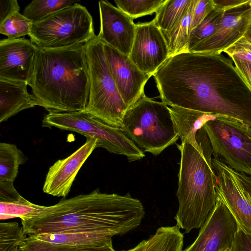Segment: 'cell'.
Here are the masks:
<instances>
[{"label": "cell", "mask_w": 251, "mask_h": 251, "mask_svg": "<svg viewBox=\"0 0 251 251\" xmlns=\"http://www.w3.org/2000/svg\"><path fill=\"white\" fill-rule=\"evenodd\" d=\"M235 71L251 92V62L229 56Z\"/></svg>", "instance_id": "33"}, {"label": "cell", "mask_w": 251, "mask_h": 251, "mask_svg": "<svg viewBox=\"0 0 251 251\" xmlns=\"http://www.w3.org/2000/svg\"><path fill=\"white\" fill-rule=\"evenodd\" d=\"M218 55L184 51L170 56L153 75L160 98L171 107L229 118L251 126V92H229L231 79L220 71Z\"/></svg>", "instance_id": "1"}, {"label": "cell", "mask_w": 251, "mask_h": 251, "mask_svg": "<svg viewBox=\"0 0 251 251\" xmlns=\"http://www.w3.org/2000/svg\"><path fill=\"white\" fill-rule=\"evenodd\" d=\"M217 7L191 31L186 51H189L199 42L213 34L220 25L227 11H230L226 4H219Z\"/></svg>", "instance_id": "25"}, {"label": "cell", "mask_w": 251, "mask_h": 251, "mask_svg": "<svg viewBox=\"0 0 251 251\" xmlns=\"http://www.w3.org/2000/svg\"><path fill=\"white\" fill-rule=\"evenodd\" d=\"M121 128L138 147L154 156L175 144L179 138L170 107L145 95L127 110Z\"/></svg>", "instance_id": "5"}, {"label": "cell", "mask_w": 251, "mask_h": 251, "mask_svg": "<svg viewBox=\"0 0 251 251\" xmlns=\"http://www.w3.org/2000/svg\"><path fill=\"white\" fill-rule=\"evenodd\" d=\"M203 127L214 158L232 170L251 176V126L238 120L216 117Z\"/></svg>", "instance_id": "9"}, {"label": "cell", "mask_w": 251, "mask_h": 251, "mask_svg": "<svg viewBox=\"0 0 251 251\" xmlns=\"http://www.w3.org/2000/svg\"><path fill=\"white\" fill-rule=\"evenodd\" d=\"M90 79L88 103L84 110L104 123L121 127L128 109L111 74L103 43L97 36L85 44Z\"/></svg>", "instance_id": "6"}, {"label": "cell", "mask_w": 251, "mask_h": 251, "mask_svg": "<svg viewBox=\"0 0 251 251\" xmlns=\"http://www.w3.org/2000/svg\"><path fill=\"white\" fill-rule=\"evenodd\" d=\"M177 225L158 228L148 239L144 251H182L183 234Z\"/></svg>", "instance_id": "22"}, {"label": "cell", "mask_w": 251, "mask_h": 251, "mask_svg": "<svg viewBox=\"0 0 251 251\" xmlns=\"http://www.w3.org/2000/svg\"><path fill=\"white\" fill-rule=\"evenodd\" d=\"M103 44L111 74L118 92L128 109L145 95V84L151 76L141 71L129 56Z\"/></svg>", "instance_id": "14"}, {"label": "cell", "mask_w": 251, "mask_h": 251, "mask_svg": "<svg viewBox=\"0 0 251 251\" xmlns=\"http://www.w3.org/2000/svg\"><path fill=\"white\" fill-rule=\"evenodd\" d=\"M145 214L143 204L127 193H90L61 199L41 212L21 219L27 236L43 233L100 232L123 235L139 226Z\"/></svg>", "instance_id": "2"}, {"label": "cell", "mask_w": 251, "mask_h": 251, "mask_svg": "<svg viewBox=\"0 0 251 251\" xmlns=\"http://www.w3.org/2000/svg\"><path fill=\"white\" fill-rule=\"evenodd\" d=\"M42 126L54 127L96 139L100 147L110 153L125 155L129 162L139 160L145 153L124 132L122 128L108 125L85 111L49 112Z\"/></svg>", "instance_id": "8"}, {"label": "cell", "mask_w": 251, "mask_h": 251, "mask_svg": "<svg viewBox=\"0 0 251 251\" xmlns=\"http://www.w3.org/2000/svg\"><path fill=\"white\" fill-rule=\"evenodd\" d=\"M99 147L96 139L87 137L85 143L72 154L56 161L47 174L43 187L44 193L65 198L80 168L95 149Z\"/></svg>", "instance_id": "16"}, {"label": "cell", "mask_w": 251, "mask_h": 251, "mask_svg": "<svg viewBox=\"0 0 251 251\" xmlns=\"http://www.w3.org/2000/svg\"><path fill=\"white\" fill-rule=\"evenodd\" d=\"M33 23L21 14L15 12L0 25V33L9 39H18L30 34Z\"/></svg>", "instance_id": "31"}, {"label": "cell", "mask_w": 251, "mask_h": 251, "mask_svg": "<svg viewBox=\"0 0 251 251\" xmlns=\"http://www.w3.org/2000/svg\"><path fill=\"white\" fill-rule=\"evenodd\" d=\"M231 251V250L230 249H226V250H223V251Z\"/></svg>", "instance_id": "41"}, {"label": "cell", "mask_w": 251, "mask_h": 251, "mask_svg": "<svg viewBox=\"0 0 251 251\" xmlns=\"http://www.w3.org/2000/svg\"><path fill=\"white\" fill-rule=\"evenodd\" d=\"M100 30L97 36L103 43L129 56L136 31L133 19L106 0L99 1Z\"/></svg>", "instance_id": "15"}, {"label": "cell", "mask_w": 251, "mask_h": 251, "mask_svg": "<svg viewBox=\"0 0 251 251\" xmlns=\"http://www.w3.org/2000/svg\"><path fill=\"white\" fill-rule=\"evenodd\" d=\"M28 84L0 79V123L22 110L37 105L33 95L27 91Z\"/></svg>", "instance_id": "18"}, {"label": "cell", "mask_w": 251, "mask_h": 251, "mask_svg": "<svg viewBox=\"0 0 251 251\" xmlns=\"http://www.w3.org/2000/svg\"><path fill=\"white\" fill-rule=\"evenodd\" d=\"M77 2L75 0H34L25 6L23 15L35 23Z\"/></svg>", "instance_id": "26"}, {"label": "cell", "mask_w": 251, "mask_h": 251, "mask_svg": "<svg viewBox=\"0 0 251 251\" xmlns=\"http://www.w3.org/2000/svg\"><path fill=\"white\" fill-rule=\"evenodd\" d=\"M96 36L92 16L78 2L33 23L29 35L33 43L46 49L85 44Z\"/></svg>", "instance_id": "7"}, {"label": "cell", "mask_w": 251, "mask_h": 251, "mask_svg": "<svg viewBox=\"0 0 251 251\" xmlns=\"http://www.w3.org/2000/svg\"><path fill=\"white\" fill-rule=\"evenodd\" d=\"M20 9L16 0H0V25L13 14L19 12Z\"/></svg>", "instance_id": "36"}, {"label": "cell", "mask_w": 251, "mask_h": 251, "mask_svg": "<svg viewBox=\"0 0 251 251\" xmlns=\"http://www.w3.org/2000/svg\"><path fill=\"white\" fill-rule=\"evenodd\" d=\"M38 46L24 38L0 41V79L28 84L33 73Z\"/></svg>", "instance_id": "13"}, {"label": "cell", "mask_w": 251, "mask_h": 251, "mask_svg": "<svg viewBox=\"0 0 251 251\" xmlns=\"http://www.w3.org/2000/svg\"><path fill=\"white\" fill-rule=\"evenodd\" d=\"M217 197L227 207L239 226L251 234V201L243 190L233 170L212 158Z\"/></svg>", "instance_id": "12"}, {"label": "cell", "mask_w": 251, "mask_h": 251, "mask_svg": "<svg viewBox=\"0 0 251 251\" xmlns=\"http://www.w3.org/2000/svg\"><path fill=\"white\" fill-rule=\"evenodd\" d=\"M44 207L29 201L21 196L11 201L0 202V219L28 217L41 212Z\"/></svg>", "instance_id": "28"}, {"label": "cell", "mask_w": 251, "mask_h": 251, "mask_svg": "<svg viewBox=\"0 0 251 251\" xmlns=\"http://www.w3.org/2000/svg\"><path fill=\"white\" fill-rule=\"evenodd\" d=\"M169 56L163 35L153 20L136 24L129 57L141 71L150 76L153 75Z\"/></svg>", "instance_id": "11"}, {"label": "cell", "mask_w": 251, "mask_h": 251, "mask_svg": "<svg viewBox=\"0 0 251 251\" xmlns=\"http://www.w3.org/2000/svg\"><path fill=\"white\" fill-rule=\"evenodd\" d=\"M21 196L14 188L13 182L0 181V202L11 201Z\"/></svg>", "instance_id": "35"}, {"label": "cell", "mask_w": 251, "mask_h": 251, "mask_svg": "<svg viewBox=\"0 0 251 251\" xmlns=\"http://www.w3.org/2000/svg\"><path fill=\"white\" fill-rule=\"evenodd\" d=\"M217 6L216 0H197L192 15L191 29L198 26Z\"/></svg>", "instance_id": "32"}, {"label": "cell", "mask_w": 251, "mask_h": 251, "mask_svg": "<svg viewBox=\"0 0 251 251\" xmlns=\"http://www.w3.org/2000/svg\"><path fill=\"white\" fill-rule=\"evenodd\" d=\"M181 153L176 197V225L189 233L201 227L217 201L212 161L187 141L177 145Z\"/></svg>", "instance_id": "4"}, {"label": "cell", "mask_w": 251, "mask_h": 251, "mask_svg": "<svg viewBox=\"0 0 251 251\" xmlns=\"http://www.w3.org/2000/svg\"><path fill=\"white\" fill-rule=\"evenodd\" d=\"M28 85L38 106L49 112L85 109L90 79L85 44L60 49L38 47Z\"/></svg>", "instance_id": "3"}, {"label": "cell", "mask_w": 251, "mask_h": 251, "mask_svg": "<svg viewBox=\"0 0 251 251\" xmlns=\"http://www.w3.org/2000/svg\"><path fill=\"white\" fill-rule=\"evenodd\" d=\"M196 1L197 0H192L185 14L170 31L162 32L169 49L170 56L186 51L192 30V15Z\"/></svg>", "instance_id": "21"}, {"label": "cell", "mask_w": 251, "mask_h": 251, "mask_svg": "<svg viewBox=\"0 0 251 251\" xmlns=\"http://www.w3.org/2000/svg\"><path fill=\"white\" fill-rule=\"evenodd\" d=\"M250 39H251V38H250Z\"/></svg>", "instance_id": "42"}, {"label": "cell", "mask_w": 251, "mask_h": 251, "mask_svg": "<svg viewBox=\"0 0 251 251\" xmlns=\"http://www.w3.org/2000/svg\"><path fill=\"white\" fill-rule=\"evenodd\" d=\"M27 158L14 144L0 143V181L14 182Z\"/></svg>", "instance_id": "23"}, {"label": "cell", "mask_w": 251, "mask_h": 251, "mask_svg": "<svg viewBox=\"0 0 251 251\" xmlns=\"http://www.w3.org/2000/svg\"><path fill=\"white\" fill-rule=\"evenodd\" d=\"M170 108L176 133L181 143L187 141L199 148L196 140L197 131L206 122L217 116L177 106Z\"/></svg>", "instance_id": "19"}, {"label": "cell", "mask_w": 251, "mask_h": 251, "mask_svg": "<svg viewBox=\"0 0 251 251\" xmlns=\"http://www.w3.org/2000/svg\"><path fill=\"white\" fill-rule=\"evenodd\" d=\"M242 36L251 39V0L248 3V11L245 19Z\"/></svg>", "instance_id": "38"}, {"label": "cell", "mask_w": 251, "mask_h": 251, "mask_svg": "<svg viewBox=\"0 0 251 251\" xmlns=\"http://www.w3.org/2000/svg\"><path fill=\"white\" fill-rule=\"evenodd\" d=\"M23 226L16 222L0 223V251L20 247L27 237Z\"/></svg>", "instance_id": "30"}, {"label": "cell", "mask_w": 251, "mask_h": 251, "mask_svg": "<svg viewBox=\"0 0 251 251\" xmlns=\"http://www.w3.org/2000/svg\"><path fill=\"white\" fill-rule=\"evenodd\" d=\"M166 0H114L117 8L132 19L151 15L158 10Z\"/></svg>", "instance_id": "29"}, {"label": "cell", "mask_w": 251, "mask_h": 251, "mask_svg": "<svg viewBox=\"0 0 251 251\" xmlns=\"http://www.w3.org/2000/svg\"><path fill=\"white\" fill-rule=\"evenodd\" d=\"M192 0H166L153 20L161 32L170 31L185 14Z\"/></svg>", "instance_id": "24"}, {"label": "cell", "mask_w": 251, "mask_h": 251, "mask_svg": "<svg viewBox=\"0 0 251 251\" xmlns=\"http://www.w3.org/2000/svg\"><path fill=\"white\" fill-rule=\"evenodd\" d=\"M238 225L226 205L217 197L216 205L193 242L182 251H222L231 249Z\"/></svg>", "instance_id": "10"}, {"label": "cell", "mask_w": 251, "mask_h": 251, "mask_svg": "<svg viewBox=\"0 0 251 251\" xmlns=\"http://www.w3.org/2000/svg\"><path fill=\"white\" fill-rule=\"evenodd\" d=\"M9 251H23L20 247L10 250Z\"/></svg>", "instance_id": "40"}, {"label": "cell", "mask_w": 251, "mask_h": 251, "mask_svg": "<svg viewBox=\"0 0 251 251\" xmlns=\"http://www.w3.org/2000/svg\"><path fill=\"white\" fill-rule=\"evenodd\" d=\"M224 52L229 56L251 62V48L242 46H231Z\"/></svg>", "instance_id": "37"}, {"label": "cell", "mask_w": 251, "mask_h": 251, "mask_svg": "<svg viewBox=\"0 0 251 251\" xmlns=\"http://www.w3.org/2000/svg\"><path fill=\"white\" fill-rule=\"evenodd\" d=\"M148 240H144L140 242L136 246L127 251H144L146 245L147 244Z\"/></svg>", "instance_id": "39"}, {"label": "cell", "mask_w": 251, "mask_h": 251, "mask_svg": "<svg viewBox=\"0 0 251 251\" xmlns=\"http://www.w3.org/2000/svg\"><path fill=\"white\" fill-rule=\"evenodd\" d=\"M23 251H116L112 241L102 245L90 246H67L54 245L38 241L28 236L20 246Z\"/></svg>", "instance_id": "27"}, {"label": "cell", "mask_w": 251, "mask_h": 251, "mask_svg": "<svg viewBox=\"0 0 251 251\" xmlns=\"http://www.w3.org/2000/svg\"><path fill=\"white\" fill-rule=\"evenodd\" d=\"M30 236L38 241L54 245L81 246L105 244L112 242L114 236L100 232H72L43 233Z\"/></svg>", "instance_id": "20"}, {"label": "cell", "mask_w": 251, "mask_h": 251, "mask_svg": "<svg viewBox=\"0 0 251 251\" xmlns=\"http://www.w3.org/2000/svg\"><path fill=\"white\" fill-rule=\"evenodd\" d=\"M244 6L227 11L215 32L188 51L220 55L242 36L248 11V5L246 8H242Z\"/></svg>", "instance_id": "17"}, {"label": "cell", "mask_w": 251, "mask_h": 251, "mask_svg": "<svg viewBox=\"0 0 251 251\" xmlns=\"http://www.w3.org/2000/svg\"><path fill=\"white\" fill-rule=\"evenodd\" d=\"M231 251H251V234L239 226Z\"/></svg>", "instance_id": "34"}]
</instances>
